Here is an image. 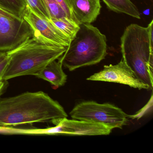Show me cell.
Instances as JSON below:
<instances>
[{
    "instance_id": "obj_1",
    "label": "cell",
    "mask_w": 153,
    "mask_h": 153,
    "mask_svg": "<svg viewBox=\"0 0 153 153\" xmlns=\"http://www.w3.org/2000/svg\"><path fill=\"white\" fill-rule=\"evenodd\" d=\"M57 101L43 91L27 92L0 99V127H10L67 118Z\"/></svg>"
},
{
    "instance_id": "obj_2",
    "label": "cell",
    "mask_w": 153,
    "mask_h": 153,
    "mask_svg": "<svg viewBox=\"0 0 153 153\" xmlns=\"http://www.w3.org/2000/svg\"><path fill=\"white\" fill-rule=\"evenodd\" d=\"M153 20L147 27L132 24L127 26L121 37L122 59L137 77L153 88Z\"/></svg>"
},
{
    "instance_id": "obj_3",
    "label": "cell",
    "mask_w": 153,
    "mask_h": 153,
    "mask_svg": "<svg viewBox=\"0 0 153 153\" xmlns=\"http://www.w3.org/2000/svg\"><path fill=\"white\" fill-rule=\"evenodd\" d=\"M66 47L43 43L31 37L18 47L7 53L8 62L2 81L22 76H36L52 62L65 52Z\"/></svg>"
},
{
    "instance_id": "obj_4",
    "label": "cell",
    "mask_w": 153,
    "mask_h": 153,
    "mask_svg": "<svg viewBox=\"0 0 153 153\" xmlns=\"http://www.w3.org/2000/svg\"><path fill=\"white\" fill-rule=\"evenodd\" d=\"M107 51L105 36L91 24H81L66 51L58 60L70 71H73L99 63L105 59Z\"/></svg>"
},
{
    "instance_id": "obj_5",
    "label": "cell",
    "mask_w": 153,
    "mask_h": 153,
    "mask_svg": "<svg viewBox=\"0 0 153 153\" xmlns=\"http://www.w3.org/2000/svg\"><path fill=\"white\" fill-rule=\"evenodd\" d=\"M74 120L96 123L112 130L127 124L128 115L122 109L110 103L86 101L78 104L70 112Z\"/></svg>"
},
{
    "instance_id": "obj_6",
    "label": "cell",
    "mask_w": 153,
    "mask_h": 153,
    "mask_svg": "<svg viewBox=\"0 0 153 153\" xmlns=\"http://www.w3.org/2000/svg\"><path fill=\"white\" fill-rule=\"evenodd\" d=\"M33 32L25 20L0 14V53H7L33 37Z\"/></svg>"
},
{
    "instance_id": "obj_7",
    "label": "cell",
    "mask_w": 153,
    "mask_h": 153,
    "mask_svg": "<svg viewBox=\"0 0 153 153\" xmlns=\"http://www.w3.org/2000/svg\"><path fill=\"white\" fill-rule=\"evenodd\" d=\"M23 18L28 24L33 36L43 43L68 48L71 40L50 21L38 16L27 4Z\"/></svg>"
},
{
    "instance_id": "obj_8",
    "label": "cell",
    "mask_w": 153,
    "mask_h": 153,
    "mask_svg": "<svg viewBox=\"0 0 153 153\" xmlns=\"http://www.w3.org/2000/svg\"><path fill=\"white\" fill-rule=\"evenodd\" d=\"M53 127L45 129V135L59 134L76 136L108 135L112 130L102 124L79 120L59 118L52 121Z\"/></svg>"
},
{
    "instance_id": "obj_9",
    "label": "cell",
    "mask_w": 153,
    "mask_h": 153,
    "mask_svg": "<svg viewBox=\"0 0 153 153\" xmlns=\"http://www.w3.org/2000/svg\"><path fill=\"white\" fill-rule=\"evenodd\" d=\"M87 80L120 83L139 89H149L148 86L137 77L123 59L116 65H105L102 70L90 76Z\"/></svg>"
},
{
    "instance_id": "obj_10",
    "label": "cell",
    "mask_w": 153,
    "mask_h": 153,
    "mask_svg": "<svg viewBox=\"0 0 153 153\" xmlns=\"http://www.w3.org/2000/svg\"><path fill=\"white\" fill-rule=\"evenodd\" d=\"M76 21L81 24H91L100 15L102 6L100 0H70Z\"/></svg>"
},
{
    "instance_id": "obj_11",
    "label": "cell",
    "mask_w": 153,
    "mask_h": 153,
    "mask_svg": "<svg viewBox=\"0 0 153 153\" xmlns=\"http://www.w3.org/2000/svg\"><path fill=\"white\" fill-rule=\"evenodd\" d=\"M62 67L59 61H53L35 76L48 81L55 87L62 86L67 82L68 76L64 73Z\"/></svg>"
},
{
    "instance_id": "obj_12",
    "label": "cell",
    "mask_w": 153,
    "mask_h": 153,
    "mask_svg": "<svg viewBox=\"0 0 153 153\" xmlns=\"http://www.w3.org/2000/svg\"><path fill=\"white\" fill-rule=\"evenodd\" d=\"M110 10L123 13L134 18L140 19V14L137 7L131 0H102Z\"/></svg>"
},
{
    "instance_id": "obj_13",
    "label": "cell",
    "mask_w": 153,
    "mask_h": 153,
    "mask_svg": "<svg viewBox=\"0 0 153 153\" xmlns=\"http://www.w3.org/2000/svg\"><path fill=\"white\" fill-rule=\"evenodd\" d=\"M60 32L71 41L79 28V24L67 17L49 20Z\"/></svg>"
},
{
    "instance_id": "obj_14",
    "label": "cell",
    "mask_w": 153,
    "mask_h": 153,
    "mask_svg": "<svg viewBox=\"0 0 153 153\" xmlns=\"http://www.w3.org/2000/svg\"><path fill=\"white\" fill-rule=\"evenodd\" d=\"M27 4L26 0H0V9L21 19Z\"/></svg>"
},
{
    "instance_id": "obj_15",
    "label": "cell",
    "mask_w": 153,
    "mask_h": 153,
    "mask_svg": "<svg viewBox=\"0 0 153 153\" xmlns=\"http://www.w3.org/2000/svg\"><path fill=\"white\" fill-rule=\"evenodd\" d=\"M26 1L27 5L38 16L47 21L51 19L44 0H26Z\"/></svg>"
},
{
    "instance_id": "obj_16",
    "label": "cell",
    "mask_w": 153,
    "mask_h": 153,
    "mask_svg": "<svg viewBox=\"0 0 153 153\" xmlns=\"http://www.w3.org/2000/svg\"><path fill=\"white\" fill-rule=\"evenodd\" d=\"M44 1L51 19L68 17L64 10L56 0H44Z\"/></svg>"
},
{
    "instance_id": "obj_17",
    "label": "cell",
    "mask_w": 153,
    "mask_h": 153,
    "mask_svg": "<svg viewBox=\"0 0 153 153\" xmlns=\"http://www.w3.org/2000/svg\"><path fill=\"white\" fill-rule=\"evenodd\" d=\"M56 1L60 4L64 10L68 17L71 19L75 20L77 22L72 12L70 0H56Z\"/></svg>"
},
{
    "instance_id": "obj_18",
    "label": "cell",
    "mask_w": 153,
    "mask_h": 153,
    "mask_svg": "<svg viewBox=\"0 0 153 153\" xmlns=\"http://www.w3.org/2000/svg\"><path fill=\"white\" fill-rule=\"evenodd\" d=\"M8 62V57L7 54V57L2 61L0 62V82L2 81V77L5 69Z\"/></svg>"
},
{
    "instance_id": "obj_19",
    "label": "cell",
    "mask_w": 153,
    "mask_h": 153,
    "mask_svg": "<svg viewBox=\"0 0 153 153\" xmlns=\"http://www.w3.org/2000/svg\"><path fill=\"white\" fill-rule=\"evenodd\" d=\"M0 14L3 15V16H5L9 18H16L14 17V16H12V15L10 14L8 12H6V11H4V10H2L0 9ZM17 19V18H16Z\"/></svg>"
},
{
    "instance_id": "obj_20",
    "label": "cell",
    "mask_w": 153,
    "mask_h": 153,
    "mask_svg": "<svg viewBox=\"0 0 153 153\" xmlns=\"http://www.w3.org/2000/svg\"><path fill=\"white\" fill-rule=\"evenodd\" d=\"M5 86V81H1V82H0V96L2 94Z\"/></svg>"
},
{
    "instance_id": "obj_21",
    "label": "cell",
    "mask_w": 153,
    "mask_h": 153,
    "mask_svg": "<svg viewBox=\"0 0 153 153\" xmlns=\"http://www.w3.org/2000/svg\"><path fill=\"white\" fill-rule=\"evenodd\" d=\"M6 57H7V53H0V62L4 59Z\"/></svg>"
}]
</instances>
